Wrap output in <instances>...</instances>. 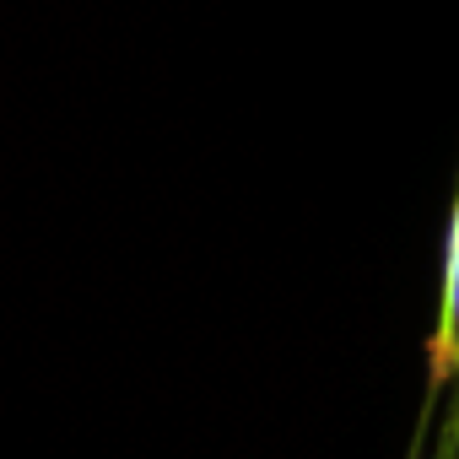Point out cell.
Listing matches in <instances>:
<instances>
[{"label":"cell","mask_w":459,"mask_h":459,"mask_svg":"<svg viewBox=\"0 0 459 459\" xmlns=\"http://www.w3.org/2000/svg\"><path fill=\"white\" fill-rule=\"evenodd\" d=\"M427 389L432 394L459 389V189L448 211V238H443V292H437V330L427 341Z\"/></svg>","instance_id":"obj_1"},{"label":"cell","mask_w":459,"mask_h":459,"mask_svg":"<svg viewBox=\"0 0 459 459\" xmlns=\"http://www.w3.org/2000/svg\"><path fill=\"white\" fill-rule=\"evenodd\" d=\"M416 459H459V443H454L448 432H437V427H432V432L416 443Z\"/></svg>","instance_id":"obj_2"},{"label":"cell","mask_w":459,"mask_h":459,"mask_svg":"<svg viewBox=\"0 0 459 459\" xmlns=\"http://www.w3.org/2000/svg\"><path fill=\"white\" fill-rule=\"evenodd\" d=\"M437 400H443V411H437V421H432V427H437V432H448V437L459 443V389H454V394H437Z\"/></svg>","instance_id":"obj_3"}]
</instances>
